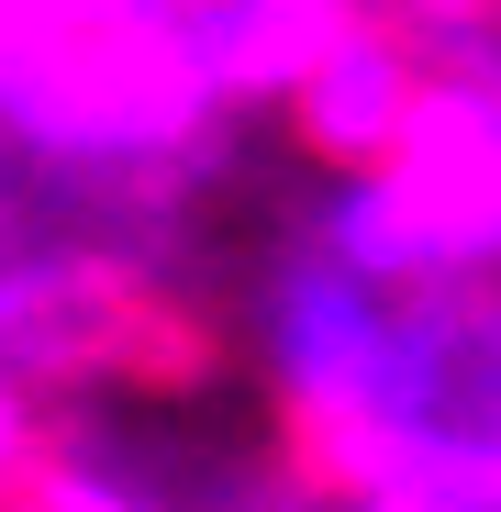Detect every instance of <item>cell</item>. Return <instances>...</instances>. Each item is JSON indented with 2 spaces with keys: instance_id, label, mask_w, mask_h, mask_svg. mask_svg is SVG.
Wrapping results in <instances>:
<instances>
[{
  "instance_id": "1",
  "label": "cell",
  "mask_w": 501,
  "mask_h": 512,
  "mask_svg": "<svg viewBox=\"0 0 501 512\" xmlns=\"http://www.w3.org/2000/svg\"><path fill=\"white\" fill-rule=\"evenodd\" d=\"M312 245H334L379 290L501 279V78L435 56L401 145L379 167H334Z\"/></svg>"
},
{
  "instance_id": "4",
  "label": "cell",
  "mask_w": 501,
  "mask_h": 512,
  "mask_svg": "<svg viewBox=\"0 0 501 512\" xmlns=\"http://www.w3.org/2000/svg\"><path fill=\"white\" fill-rule=\"evenodd\" d=\"M334 12H390V23H412V34H457V23H490L501 0H334Z\"/></svg>"
},
{
  "instance_id": "2",
  "label": "cell",
  "mask_w": 501,
  "mask_h": 512,
  "mask_svg": "<svg viewBox=\"0 0 501 512\" xmlns=\"http://www.w3.org/2000/svg\"><path fill=\"white\" fill-rule=\"evenodd\" d=\"M424 34L390 23V12H334V34L312 45V67L290 78V134L301 156L323 167H379L412 123V101H424Z\"/></svg>"
},
{
  "instance_id": "3",
  "label": "cell",
  "mask_w": 501,
  "mask_h": 512,
  "mask_svg": "<svg viewBox=\"0 0 501 512\" xmlns=\"http://www.w3.org/2000/svg\"><path fill=\"white\" fill-rule=\"evenodd\" d=\"M145 346L134 279L101 256H0V379H90Z\"/></svg>"
}]
</instances>
